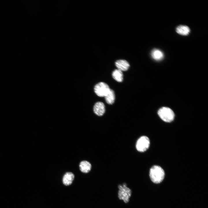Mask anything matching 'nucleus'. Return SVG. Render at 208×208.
<instances>
[{
	"mask_svg": "<svg viewBox=\"0 0 208 208\" xmlns=\"http://www.w3.org/2000/svg\"><path fill=\"white\" fill-rule=\"evenodd\" d=\"M149 176L153 182L158 183L161 182L163 180L165 176V172L161 167L155 165L150 169Z\"/></svg>",
	"mask_w": 208,
	"mask_h": 208,
	"instance_id": "1",
	"label": "nucleus"
},
{
	"mask_svg": "<svg viewBox=\"0 0 208 208\" xmlns=\"http://www.w3.org/2000/svg\"><path fill=\"white\" fill-rule=\"evenodd\" d=\"M159 117L163 121L166 122H170L174 118V114L170 108L165 107H162L158 112Z\"/></svg>",
	"mask_w": 208,
	"mask_h": 208,
	"instance_id": "2",
	"label": "nucleus"
},
{
	"mask_svg": "<svg viewBox=\"0 0 208 208\" xmlns=\"http://www.w3.org/2000/svg\"><path fill=\"white\" fill-rule=\"evenodd\" d=\"M118 188V198L120 199L123 200L126 203H128L131 194V190L127 186V184L125 183L122 185H119Z\"/></svg>",
	"mask_w": 208,
	"mask_h": 208,
	"instance_id": "3",
	"label": "nucleus"
},
{
	"mask_svg": "<svg viewBox=\"0 0 208 208\" xmlns=\"http://www.w3.org/2000/svg\"><path fill=\"white\" fill-rule=\"evenodd\" d=\"M150 141L148 138L146 136H143L140 137L137 140L136 148L140 152H144L149 148Z\"/></svg>",
	"mask_w": 208,
	"mask_h": 208,
	"instance_id": "4",
	"label": "nucleus"
},
{
	"mask_svg": "<svg viewBox=\"0 0 208 208\" xmlns=\"http://www.w3.org/2000/svg\"><path fill=\"white\" fill-rule=\"evenodd\" d=\"M110 89L109 86L103 82H100L97 83L95 85L94 88L96 94L101 97H105Z\"/></svg>",
	"mask_w": 208,
	"mask_h": 208,
	"instance_id": "5",
	"label": "nucleus"
},
{
	"mask_svg": "<svg viewBox=\"0 0 208 208\" xmlns=\"http://www.w3.org/2000/svg\"><path fill=\"white\" fill-rule=\"evenodd\" d=\"M93 111L94 113L97 116H102L105 112V107L104 104L101 102H96L94 106Z\"/></svg>",
	"mask_w": 208,
	"mask_h": 208,
	"instance_id": "6",
	"label": "nucleus"
},
{
	"mask_svg": "<svg viewBox=\"0 0 208 208\" xmlns=\"http://www.w3.org/2000/svg\"><path fill=\"white\" fill-rule=\"evenodd\" d=\"M115 65L118 69L122 72L127 70L130 66L127 61L122 60H117L115 62Z\"/></svg>",
	"mask_w": 208,
	"mask_h": 208,
	"instance_id": "7",
	"label": "nucleus"
},
{
	"mask_svg": "<svg viewBox=\"0 0 208 208\" xmlns=\"http://www.w3.org/2000/svg\"><path fill=\"white\" fill-rule=\"evenodd\" d=\"M75 176L71 172H66L64 175L62 179L63 184L66 186L70 185L74 179Z\"/></svg>",
	"mask_w": 208,
	"mask_h": 208,
	"instance_id": "8",
	"label": "nucleus"
},
{
	"mask_svg": "<svg viewBox=\"0 0 208 208\" xmlns=\"http://www.w3.org/2000/svg\"><path fill=\"white\" fill-rule=\"evenodd\" d=\"M79 167L80 171L82 172L87 173L90 170L91 165L88 161H83L80 163Z\"/></svg>",
	"mask_w": 208,
	"mask_h": 208,
	"instance_id": "9",
	"label": "nucleus"
},
{
	"mask_svg": "<svg viewBox=\"0 0 208 208\" xmlns=\"http://www.w3.org/2000/svg\"><path fill=\"white\" fill-rule=\"evenodd\" d=\"M176 31L180 35L186 36L189 34L190 29L189 27L186 25H180L176 28Z\"/></svg>",
	"mask_w": 208,
	"mask_h": 208,
	"instance_id": "10",
	"label": "nucleus"
},
{
	"mask_svg": "<svg viewBox=\"0 0 208 208\" xmlns=\"http://www.w3.org/2000/svg\"><path fill=\"white\" fill-rule=\"evenodd\" d=\"M106 103L109 104H112L114 102L115 96L113 90L110 89L106 95L104 97Z\"/></svg>",
	"mask_w": 208,
	"mask_h": 208,
	"instance_id": "11",
	"label": "nucleus"
},
{
	"mask_svg": "<svg viewBox=\"0 0 208 208\" xmlns=\"http://www.w3.org/2000/svg\"><path fill=\"white\" fill-rule=\"evenodd\" d=\"M151 55L154 60L157 61L161 60L164 56L163 53L161 51L155 49L152 51Z\"/></svg>",
	"mask_w": 208,
	"mask_h": 208,
	"instance_id": "12",
	"label": "nucleus"
},
{
	"mask_svg": "<svg viewBox=\"0 0 208 208\" xmlns=\"http://www.w3.org/2000/svg\"><path fill=\"white\" fill-rule=\"evenodd\" d=\"M113 78L118 82H121L123 80V74L122 71L117 69L115 70L112 74Z\"/></svg>",
	"mask_w": 208,
	"mask_h": 208,
	"instance_id": "13",
	"label": "nucleus"
}]
</instances>
